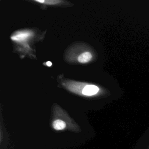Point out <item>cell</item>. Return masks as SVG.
<instances>
[{"mask_svg":"<svg viewBox=\"0 0 149 149\" xmlns=\"http://www.w3.org/2000/svg\"><path fill=\"white\" fill-rule=\"evenodd\" d=\"M99 88L94 85H87L86 86L83 90L82 93L83 94L86 95H92L98 93Z\"/></svg>","mask_w":149,"mask_h":149,"instance_id":"1","label":"cell"},{"mask_svg":"<svg viewBox=\"0 0 149 149\" xmlns=\"http://www.w3.org/2000/svg\"><path fill=\"white\" fill-rule=\"evenodd\" d=\"M92 58V55L89 52H85L81 54L78 57V61L80 63H87Z\"/></svg>","mask_w":149,"mask_h":149,"instance_id":"2","label":"cell"},{"mask_svg":"<svg viewBox=\"0 0 149 149\" xmlns=\"http://www.w3.org/2000/svg\"><path fill=\"white\" fill-rule=\"evenodd\" d=\"M53 127L56 130H62L66 127V123L64 121L60 120V119H57L54 121L52 123Z\"/></svg>","mask_w":149,"mask_h":149,"instance_id":"3","label":"cell"},{"mask_svg":"<svg viewBox=\"0 0 149 149\" xmlns=\"http://www.w3.org/2000/svg\"><path fill=\"white\" fill-rule=\"evenodd\" d=\"M46 64H47V65L48 66H51L52 65V63H51V62H49V61H48V62L46 63Z\"/></svg>","mask_w":149,"mask_h":149,"instance_id":"4","label":"cell"},{"mask_svg":"<svg viewBox=\"0 0 149 149\" xmlns=\"http://www.w3.org/2000/svg\"><path fill=\"white\" fill-rule=\"evenodd\" d=\"M47 2H48V3H57V2H59V1H48Z\"/></svg>","mask_w":149,"mask_h":149,"instance_id":"5","label":"cell"},{"mask_svg":"<svg viewBox=\"0 0 149 149\" xmlns=\"http://www.w3.org/2000/svg\"><path fill=\"white\" fill-rule=\"evenodd\" d=\"M36 1H37V2H45L44 1H38H38L37 0Z\"/></svg>","mask_w":149,"mask_h":149,"instance_id":"6","label":"cell"},{"mask_svg":"<svg viewBox=\"0 0 149 149\" xmlns=\"http://www.w3.org/2000/svg\"><path fill=\"white\" fill-rule=\"evenodd\" d=\"M146 149H149V144H148V145L147 146V148H146Z\"/></svg>","mask_w":149,"mask_h":149,"instance_id":"7","label":"cell"}]
</instances>
